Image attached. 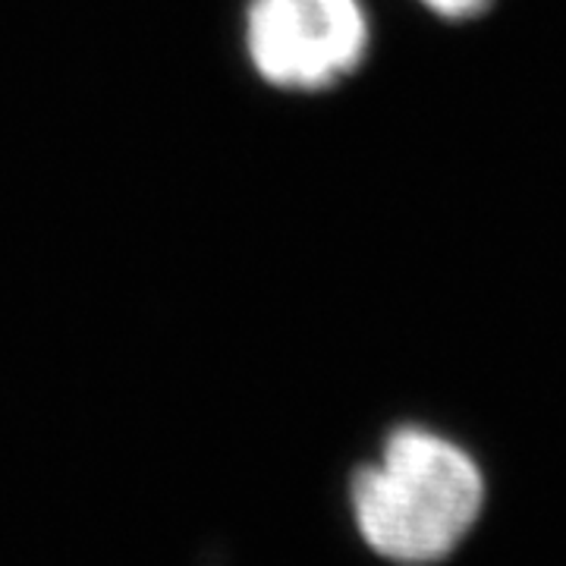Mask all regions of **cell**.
I'll list each match as a JSON object with an SVG mask.
<instances>
[{
	"instance_id": "6da1fadb",
	"label": "cell",
	"mask_w": 566,
	"mask_h": 566,
	"mask_svg": "<svg viewBox=\"0 0 566 566\" xmlns=\"http://www.w3.org/2000/svg\"><path fill=\"white\" fill-rule=\"evenodd\" d=\"M356 532L381 560H450L482 523L488 479L475 453L428 424H397L349 482Z\"/></svg>"
},
{
	"instance_id": "3957f363",
	"label": "cell",
	"mask_w": 566,
	"mask_h": 566,
	"mask_svg": "<svg viewBox=\"0 0 566 566\" xmlns=\"http://www.w3.org/2000/svg\"><path fill=\"white\" fill-rule=\"evenodd\" d=\"M419 3L444 20H469V17L485 13L491 0H419Z\"/></svg>"
},
{
	"instance_id": "7a4b0ae2",
	"label": "cell",
	"mask_w": 566,
	"mask_h": 566,
	"mask_svg": "<svg viewBox=\"0 0 566 566\" xmlns=\"http://www.w3.org/2000/svg\"><path fill=\"white\" fill-rule=\"evenodd\" d=\"M371 22L363 0H245L243 54L277 92H327L368 57Z\"/></svg>"
}]
</instances>
